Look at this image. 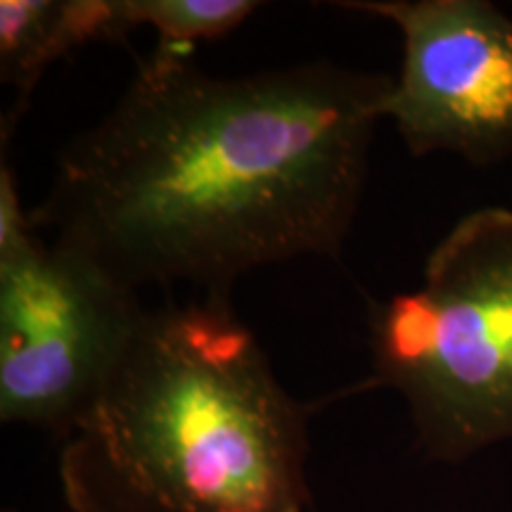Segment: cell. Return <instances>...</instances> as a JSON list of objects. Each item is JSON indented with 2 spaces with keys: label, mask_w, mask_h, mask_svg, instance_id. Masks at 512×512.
Returning a JSON list of instances; mask_svg holds the SVG:
<instances>
[{
  "label": "cell",
  "mask_w": 512,
  "mask_h": 512,
  "mask_svg": "<svg viewBox=\"0 0 512 512\" xmlns=\"http://www.w3.org/2000/svg\"><path fill=\"white\" fill-rule=\"evenodd\" d=\"M309 408L230 297L143 311L60 453L72 512H306Z\"/></svg>",
  "instance_id": "7a4b0ae2"
},
{
  "label": "cell",
  "mask_w": 512,
  "mask_h": 512,
  "mask_svg": "<svg viewBox=\"0 0 512 512\" xmlns=\"http://www.w3.org/2000/svg\"><path fill=\"white\" fill-rule=\"evenodd\" d=\"M394 76L309 62L211 76L152 50L64 145L31 223L128 290L230 297L242 275L342 252Z\"/></svg>",
  "instance_id": "6da1fadb"
},
{
  "label": "cell",
  "mask_w": 512,
  "mask_h": 512,
  "mask_svg": "<svg viewBox=\"0 0 512 512\" xmlns=\"http://www.w3.org/2000/svg\"><path fill=\"white\" fill-rule=\"evenodd\" d=\"M399 29L401 72L380 102L413 157L472 166L512 155V17L489 0H339Z\"/></svg>",
  "instance_id": "5b68a950"
},
{
  "label": "cell",
  "mask_w": 512,
  "mask_h": 512,
  "mask_svg": "<svg viewBox=\"0 0 512 512\" xmlns=\"http://www.w3.org/2000/svg\"><path fill=\"white\" fill-rule=\"evenodd\" d=\"M119 0H0V81L15 98L3 145L48 67L88 43H126Z\"/></svg>",
  "instance_id": "8992f818"
},
{
  "label": "cell",
  "mask_w": 512,
  "mask_h": 512,
  "mask_svg": "<svg viewBox=\"0 0 512 512\" xmlns=\"http://www.w3.org/2000/svg\"><path fill=\"white\" fill-rule=\"evenodd\" d=\"M145 306L83 256L43 240L0 166V420L67 439L110 380Z\"/></svg>",
  "instance_id": "277c9868"
},
{
  "label": "cell",
  "mask_w": 512,
  "mask_h": 512,
  "mask_svg": "<svg viewBox=\"0 0 512 512\" xmlns=\"http://www.w3.org/2000/svg\"><path fill=\"white\" fill-rule=\"evenodd\" d=\"M261 8L254 0H121L128 31L152 29L155 50L185 55L192 43L228 36Z\"/></svg>",
  "instance_id": "52a82bcc"
},
{
  "label": "cell",
  "mask_w": 512,
  "mask_h": 512,
  "mask_svg": "<svg viewBox=\"0 0 512 512\" xmlns=\"http://www.w3.org/2000/svg\"><path fill=\"white\" fill-rule=\"evenodd\" d=\"M5 512H12V510H5Z\"/></svg>",
  "instance_id": "ba28073f"
},
{
  "label": "cell",
  "mask_w": 512,
  "mask_h": 512,
  "mask_svg": "<svg viewBox=\"0 0 512 512\" xmlns=\"http://www.w3.org/2000/svg\"><path fill=\"white\" fill-rule=\"evenodd\" d=\"M370 377L406 403L427 458L463 463L512 441V209L467 214L411 292L368 309Z\"/></svg>",
  "instance_id": "3957f363"
}]
</instances>
